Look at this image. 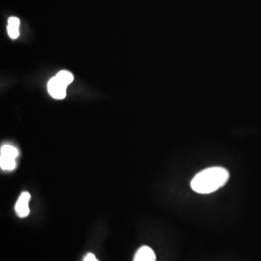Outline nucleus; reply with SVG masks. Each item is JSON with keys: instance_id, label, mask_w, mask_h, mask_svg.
Segmentation results:
<instances>
[{"instance_id": "6", "label": "nucleus", "mask_w": 261, "mask_h": 261, "mask_svg": "<svg viewBox=\"0 0 261 261\" xmlns=\"http://www.w3.org/2000/svg\"><path fill=\"white\" fill-rule=\"evenodd\" d=\"M19 24L20 20L16 17H11L8 20V27H7V31L8 35L12 39H17L19 35Z\"/></svg>"}, {"instance_id": "1", "label": "nucleus", "mask_w": 261, "mask_h": 261, "mask_svg": "<svg viewBox=\"0 0 261 261\" xmlns=\"http://www.w3.org/2000/svg\"><path fill=\"white\" fill-rule=\"evenodd\" d=\"M229 179L227 169L221 167L208 168L198 172L191 182L192 189L198 194H211L224 187Z\"/></svg>"}, {"instance_id": "3", "label": "nucleus", "mask_w": 261, "mask_h": 261, "mask_svg": "<svg viewBox=\"0 0 261 261\" xmlns=\"http://www.w3.org/2000/svg\"><path fill=\"white\" fill-rule=\"evenodd\" d=\"M19 156V150L11 144H4L0 149V167L4 171H12L16 168V160Z\"/></svg>"}, {"instance_id": "5", "label": "nucleus", "mask_w": 261, "mask_h": 261, "mask_svg": "<svg viewBox=\"0 0 261 261\" xmlns=\"http://www.w3.org/2000/svg\"><path fill=\"white\" fill-rule=\"evenodd\" d=\"M134 261H156V254L148 246H142L136 252Z\"/></svg>"}, {"instance_id": "2", "label": "nucleus", "mask_w": 261, "mask_h": 261, "mask_svg": "<svg viewBox=\"0 0 261 261\" xmlns=\"http://www.w3.org/2000/svg\"><path fill=\"white\" fill-rule=\"evenodd\" d=\"M74 81V75L69 71H60L47 84L48 94L56 100H62L67 95V87Z\"/></svg>"}, {"instance_id": "7", "label": "nucleus", "mask_w": 261, "mask_h": 261, "mask_svg": "<svg viewBox=\"0 0 261 261\" xmlns=\"http://www.w3.org/2000/svg\"><path fill=\"white\" fill-rule=\"evenodd\" d=\"M84 261H99L97 259V257L94 255L93 253L88 252L86 253V255L84 256Z\"/></svg>"}, {"instance_id": "4", "label": "nucleus", "mask_w": 261, "mask_h": 261, "mask_svg": "<svg viewBox=\"0 0 261 261\" xmlns=\"http://www.w3.org/2000/svg\"><path fill=\"white\" fill-rule=\"evenodd\" d=\"M30 194L28 192H23L18 198V201L15 205V211L19 218L28 217L30 210H29V200H30Z\"/></svg>"}]
</instances>
